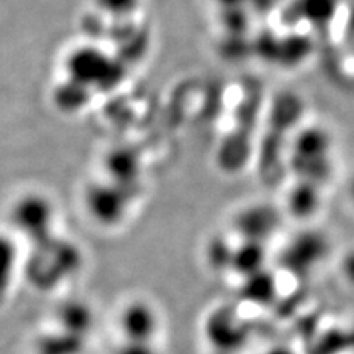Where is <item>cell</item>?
Instances as JSON below:
<instances>
[{
  "label": "cell",
  "mask_w": 354,
  "mask_h": 354,
  "mask_svg": "<svg viewBox=\"0 0 354 354\" xmlns=\"http://www.w3.org/2000/svg\"><path fill=\"white\" fill-rule=\"evenodd\" d=\"M64 79L92 95L109 92L124 80V65L117 55L93 41L70 48L62 59Z\"/></svg>",
  "instance_id": "1"
},
{
  "label": "cell",
  "mask_w": 354,
  "mask_h": 354,
  "mask_svg": "<svg viewBox=\"0 0 354 354\" xmlns=\"http://www.w3.org/2000/svg\"><path fill=\"white\" fill-rule=\"evenodd\" d=\"M332 140L328 129L320 126L300 127L286 155V167L297 180L322 186L332 171Z\"/></svg>",
  "instance_id": "2"
},
{
  "label": "cell",
  "mask_w": 354,
  "mask_h": 354,
  "mask_svg": "<svg viewBox=\"0 0 354 354\" xmlns=\"http://www.w3.org/2000/svg\"><path fill=\"white\" fill-rule=\"evenodd\" d=\"M9 217L18 234L39 243L53 236L57 207L46 194L28 191L15 198Z\"/></svg>",
  "instance_id": "3"
},
{
  "label": "cell",
  "mask_w": 354,
  "mask_h": 354,
  "mask_svg": "<svg viewBox=\"0 0 354 354\" xmlns=\"http://www.w3.org/2000/svg\"><path fill=\"white\" fill-rule=\"evenodd\" d=\"M117 329L123 341L157 342L161 330V316L149 301L136 298L121 307Z\"/></svg>",
  "instance_id": "4"
},
{
  "label": "cell",
  "mask_w": 354,
  "mask_h": 354,
  "mask_svg": "<svg viewBox=\"0 0 354 354\" xmlns=\"http://www.w3.org/2000/svg\"><path fill=\"white\" fill-rule=\"evenodd\" d=\"M204 332L209 346L214 347L213 351L236 354L248 338L245 322L230 307L212 310L204 324Z\"/></svg>",
  "instance_id": "5"
},
{
  "label": "cell",
  "mask_w": 354,
  "mask_h": 354,
  "mask_svg": "<svg viewBox=\"0 0 354 354\" xmlns=\"http://www.w3.org/2000/svg\"><path fill=\"white\" fill-rule=\"evenodd\" d=\"M84 203L88 214L102 226H115L126 217L127 199L117 183L97 182L87 187Z\"/></svg>",
  "instance_id": "6"
},
{
  "label": "cell",
  "mask_w": 354,
  "mask_h": 354,
  "mask_svg": "<svg viewBox=\"0 0 354 354\" xmlns=\"http://www.w3.org/2000/svg\"><path fill=\"white\" fill-rule=\"evenodd\" d=\"M342 0H294L291 18L324 35Z\"/></svg>",
  "instance_id": "7"
},
{
  "label": "cell",
  "mask_w": 354,
  "mask_h": 354,
  "mask_svg": "<svg viewBox=\"0 0 354 354\" xmlns=\"http://www.w3.org/2000/svg\"><path fill=\"white\" fill-rule=\"evenodd\" d=\"M236 223L241 227L243 235H248L250 242H257L261 236H266L274 230L278 225V217L273 209L266 205L250 207L245 212H241L236 218Z\"/></svg>",
  "instance_id": "8"
},
{
  "label": "cell",
  "mask_w": 354,
  "mask_h": 354,
  "mask_svg": "<svg viewBox=\"0 0 354 354\" xmlns=\"http://www.w3.org/2000/svg\"><path fill=\"white\" fill-rule=\"evenodd\" d=\"M93 95L84 87L66 79H62L52 91L53 105L65 114L80 113L88 105Z\"/></svg>",
  "instance_id": "9"
},
{
  "label": "cell",
  "mask_w": 354,
  "mask_h": 354,
  "mask_svg": "<svg viewBox=\"0 0 354 354\" xmlns=\"http://www.w3.org/2000/svg\"><path fill=\"white\" fill-rule=\"evenodd\" d=\"M18 268L19 250L15 239L8 234H0V304L10 292Z\"/></svg>",
  "instance_id": "10"
},
{
  "label": "cell",
  "mask_w": 354,
  "mask_h": 354,
  "mask_svg": "<svg viewBox=\"0 0 354 354\" xmlns=\"http://www.w3.org/2000/svg\"><path fill=\"white\" fill-rule=\"evenodd\" d=\"M320 203V186L297 180L288 195V208L298 217L312 216Z\"/></svg>",
  "instance_id": "11"
},
{
  "label": "cell",
  "mask_w": 354,
  "mask_h": 354,
  "mask_svg": "<svg viewBox=\"0 0 354 354\" xmlns=\"http://www.w3.org/2000/svg\"><path fill=\"white\" fill-rule=\"evenodd\" d=\"M95 14L106 21L129 22L142 10L143 0H92Z\"/></svg>",
  "instance_id": "12"
},
{
  "label": "cell",
  "mask_w": 354,
  "mask_h": 354,
  "mask_svg": "<svg viewBox=\"0 0 354 354\" xmlns=\"http://www.w3.org/2000/svg\"><path fill=\"white\" fill-rule=\"evenodd\" d=\"M113 354H161L155 342H135V341H123L117 342Z\"/></svg>",
  "instance_id": "13"
},
{
  "label": "cell",
  "mask_w": 354,
  "mask_h": 354,
  "mask_svg": "<svg viewBox=\"0 0 354 354\" xmlns=\"http://www.w3.org/2000/svg\"><path fill=\"white\" fill-rule=\"evenodd\" d=\"M212 2H214V5L221 10V12H230V10H247V12L251 14L250 6L256 5L257 2L260 5V0H212Z\"/></svg>",
  "instance_id": "14"
},
{
  "label": "cell",
  "mask_w": 354,
  "mask_h": 354,
  "mask_svg": "<svg viewBox=\"0 0 354 354\" xmlns=\"http://www.w3.org/2000/svg\"><path fill=\"white\" fill-rule=\"evenodd\" d=\"M266 354H294V353H291L290 350H286V348H274V350L268 351Z\"/></svg>",
  "instance_id": "15"
},
{
  "label": "cell",
  "mask_w": 354,
  "mask_h": 354,
  "mask_svg": "<svg viewBox=\"0 0 354 354\" xmlns=\"http://www.w3.org/2000/svg\"><path fill=\"white\" fill-rule=\"evenodd\" d=\"M350 195H351L353 201H354V176H353V179H351V182H350Z\"/></svg>",
  "instance_id": "16"
},
{
  "label": "cell",
  "mask_w": 354,
  "mask_h": 354,
  "mask_svg": "<svg viewBox=\"0 0 354 354\" xmlns=\"http://www.w3.org/2000/svg\"><path fill=\"white\" fill-rule=\"evenodd\" d=\"M212 354H234V353H225V351H213Z\"/></svg>",
  "instance_id": "17"
}]
</instances>
